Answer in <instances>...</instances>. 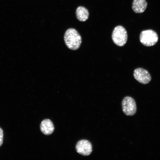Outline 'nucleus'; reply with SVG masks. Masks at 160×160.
Instances as JSON below:
<instances>
[{"instance_id": "obj_4", "label": "nucleus", "mask_w": 160, "mask_h": 160, "mask_svg": "<svg viewBox=\"0 0 160 160\" xmlns=\"http://www.w3.org/2000/svg\"><path fill=\"white\" fill-rule=\"evenodd\" d=\"M122 107L124 113L127 116H132L136 112L137 107L135 101L129 96L124 97L121 103Z\"/></svg>"}, {"instance_id": "obj_1", "label": "nucleus", "mask_w": 160, "mask_h": 160, "mask_svg": "<svg viewBox=\"0 0 160 160\" xmlns=\"http://www.w3.org/2000/svg\"><path fill=\"white\" fill-rule=\"evenodd\" d=\"M65 43L67 47L72 50L78 49L81 43V38L75 29L70 28L65 31L64 37Z\"/></svg>"}, {"instance_id": "obj_8", "label": "nucleus", "mask_w": 160, "mask_h": 160, "mask_svg": "<svg viewBox=\"0 0 160 160\" xmlns=\"http://www.w3.org/2000/svg\"><path fill=\"white\" fill-rule=\"evenodd\" d=\"M147 5V3L145 0H134L132 9L136 13H142L145 11Z\"/></svg>"}, {"instance_id": "obj_3", "label": "nucleus", "mask_w": 160, "mask_h": 160, "mask_svg": "<svg viewBox=\"0 0 160 160\" xmlns=\"http://www.w3.org/2000/svg\"><path fill=\"white\" fill-rule=\"evenodd\" d=\"M141 43L144 45L151 46L154 45L158 41V36L157 33L151 30L142 31L140 36Z\"/></svg>"}, {"instance_id": "obj_9", "label": "nucleus", "mask_w": 160, "mask_h": 160, "mask_svg": "<svg viewBox=\"0 0 160 160\" xmlns=\"http://www.w3.org/2000/svg\"><path fill=\"white\" fill-rule=\"evenodd\" d=\"M76 13L77 19L80 21H85L88 19L89 16V12L88 10L84 7H79L76 9Z\"/></svg>"}, {"instance_id": "obj_6", "label": "nucleus", "mask_w": 160, "mask_h": 160, "mask_svg": "<svg viewBox=\"0 0 160 160\" xmlns=\"http://www.w3.org/2000/svg\"><path fill=\"white\" fill-rule=\"evenodd\" d=\"M133 76L138 81L143 84H148L151 79V76L148 72L142 68H137L135 70Z\"/></svg>"}, {"instance_id": "obj_7", "label": "nucleus", "mask_w": 160, "mask_h": 160, "mask_svg": "<svg viewBox=\"0 0 160 160\" xmlns=\"http://www.w3.org/2000/svg\"><path fill=\"white\" fill-rule=\"evenodd\" d=\"M40 129L41 132L45 135H49L54 131V127L52 121L49 119H45L41 122Z\"/></svg>"}, {"instance_id": "obj_2", "label": "nucleus", "mask_w": 160, "mask_h": 160, "mask_svg": "<svg viewBox=\"0 0 160 160\" xmlns=\"http://www.w3.org/2000/svg\"><path fill=\"white\" fill-rule=\"evenodd\" d=\"M113 42L119 47L124 46L126 43L127 34L125 29L122 26L118 25L114 29L112 35Z\"/></svg>"}, {"instance_id": "obj_10", "label": "nucleus", "mask_w": 160, "mask_h": 160, "mask_svg": "<svg viewBox=\"0 0 160 160\" xmlns=\"http://www.w3.org/2000/svg\"><path fill=\"white\" fill-rule=\"evenodd\" d=\"M3 132L2 129L0 127V147L3 143Z\"/></svg>"}, {"instance_id": "obj_5", "label": "nucleus", "mask_w": 160, "mask_h": 160, "mask_svg": "<svg viewBox=\"0 0 160 160\" xmlns=\"http://www.w3.org/2000/svg\"><path fill=\"white\" fill-rule=\"evenodd\" d=\"M76 149L79 154L84 156H87L90 155L92 152V145L88 140H81L77 143Z\"/></svg>"}]
</instances>
